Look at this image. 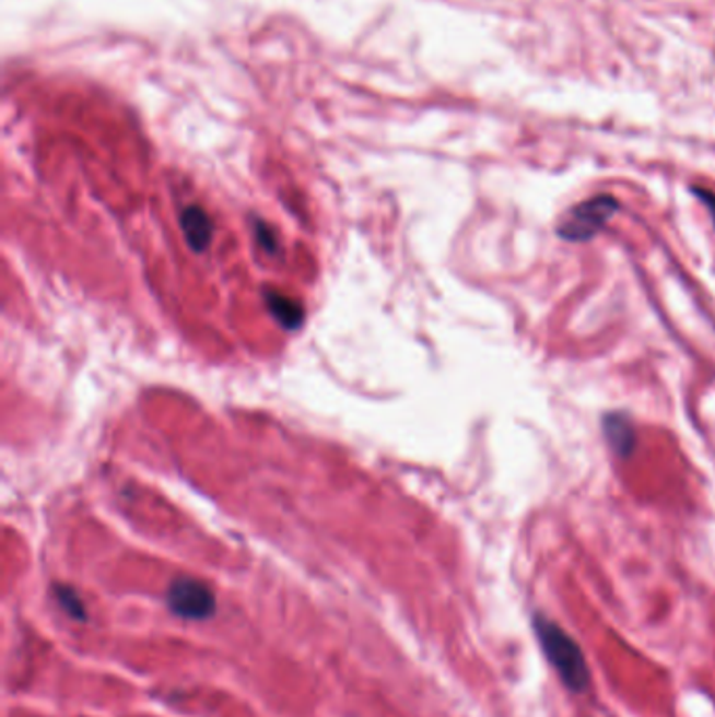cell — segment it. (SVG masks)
<instances>
[{
  "instance_id": "obj_9",
  "label": "cell",
  "mask_w": 715,
  "mask_h": 717,
  "mask_svg": "<svg viewBox=\"0 0 715 717\" xmlns=\"http://www.w3.org/2000/svg\"><path fill=\"white\" fill-rule=\"evenodd\" d=\"M694 191V196L703 202V204L707 205V212L712 214V219H714V225H715V193L714 191H705V189H699V187H694L692 189Z\"/></svg>"
},
{
  "instance_id": "obj_3",
  "label": "cell",
  "mask_w": 715,
  "mask_h": 717,
  "mask_svg": "<svg viewBox=\"0 0 715 717\" xmlns=\"http://www.w3.org/2000/svg\"><path fill=\"white\" fill-rule=\"evenodd\" d=\"M168 609L187 621H206L216 615V596L204 581L179 577L168 586Z\"/></svg>"
},
{
  "instance_id": "obj_6",
  "label": "cell",
  "mask_w": 715,
  "mask_h": 717,
  "mask_svg": "<svg viewBox=\"0 0 715 717\" xmlns=\"http://www.w3.org/2000/svg\"><path fill=\"white\" fill-rule=\"evenodd\" d=\"M265 298H267V307L271 310V315L283 328L296 330L305 321V310L290 296H283L280 292H267Z\"/></svg>"
},
{
  "instance_id": "obj_4",
  "label": "cell",
  "mask_w": 715,
  "mask_h": 717,
  "mask_svg": "<svg viewBox=\"0 0 715 717\" xmlns=\"http://www.w3.org/2000/svg\"><path fill=\"white\" fill-rule=\"evenodd\" d=\"M180 227H183V235H185L187 244L196 252H202V250H206L210 246L214 227H212V221L206 214L204 208H200V205H187L180 212Z\"/></svg>"
},
{
  "instance_id": "obj_5",
  "label": "cell",
  "mask_w": 715,
  "mask_h": 717,
  "mask_svg": "<svg viewBox=\"0 0 715 717\" xmlns=\"http://www.w3.org/2000/svg\"><path fill=\"white\" fill-rule=\"evenodd\" d=\"M605 435L614 454L628 458L636 447V431L625 413H611L605 418Z\"/></svg>"
},
{
  "instance_id": "obj_2",
  "label": "cell",
  "mask_w": 715,
  "mask_h": 717,
  "mask_svg": "<svg viewBox=\"0 0 715 717\" xmlns=\"http://www.w3.org/2000/svg\"><path fill=\"white\" fill-rule=\"evenodd\" d=\"M619 210L613 196H594L573 205L559 223L556 233L566 242H588L596 237Z\"/></svg>"
},
{
  "instance_id": "obj_1",
  "label": "cell",
  "mask_w": 715,
  "mask_h": 717,
  "mask_svg": "<svg viewBox=\"0 0 715 717\" xmlns=\"http://www.w3.org/2000/svg\"><path fill=\"white\" fill-rule=\"evenodd\" d=\"M534 627L546 659L556 669L564 686L569 691H586L589 684V669L579 644L548 616L537 615Z\"/></svg>"
},
{
  "instance_id": "obj_8",
  "label": "cell",
  "mask_w": 715,
  "mask_h": 717,
  "mask_svg": "<svg viewBox=\"0 0 715 717\" xmlns=\"http://www.w3.org/2000/svg\"><path fill=\"white\" fill-rule=\"evenodd\" d=\"M256 237H258V242L269 250V252H278V239L273 237V231H271V227L269 225H265V223H256Z\"/></svg>"
},
{
  "instance_id": "obj_7",
  "label": "cell",
  "mask_w": 715,
  "mask_h": 717,
  "mask_svg": "<svg viewBox=\"0 0 715 717\" xmlns=\"http://www.w3.org/2000/svg\"><path fill=\"white\" fill-rule=\"evenodd\" d=\"M52 593L59 602V607L68 613V616H72L74 621H86L89 619V613H86V607L82 602V598L78 596V591L70 586H63V584H57L52 588Z\"/></svg>"
}]
</instances>
